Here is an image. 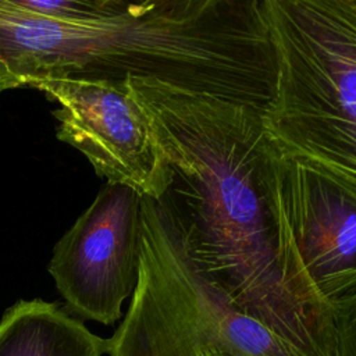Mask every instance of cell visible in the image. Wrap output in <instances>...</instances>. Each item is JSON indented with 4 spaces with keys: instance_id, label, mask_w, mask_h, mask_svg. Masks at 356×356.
Listing matches in <instances>:
<instances>
[{
    "instance_id": "cell-1",
    "label": "cell",
    "mask_w": 356,
    "mask_h": 356,
    "mask_svg": "<svg viewBox=\"0 0 356 356\" xmlns=\"http://www.w3.org/2000/svg\"><path fill=\"white\" fill-rule=\"evenodd\" d=\"M167 164L156 200L196 268L305 356H334L332 309L312 286L278 199L263 110L128 78Z\"/></svg>"
},
{
    "instance_id": "cell-2",
    "label": "cell",
    "mask_w": 356,
    "mask_h": 356,
    "mask_svg": "<svg viewBox=\"0 0 356 356\" xmlns=\"http://www.w3.org/2000/svg\"><path fill=\"white\" fill-rule=\"evenodd\" d=\"M131 76L264 110L275 57L263 0H121L114 15L88 22L0 0V93L44 79Z\"/></svg>"
},
{
    "instance_id": "cell-3",
    "label": "cell",
    "mask_w": 356,
    "mask_h": 356,
    "mask_svg": "<svg viewBox=\"0 0 356 356\" xmlns=\"http://www.w3.org/2000/svg\"><path fill=\"white\" fill-rule=\"evenodd\" d=\"M275 57L263 125L281 154L356 186V0H263Z\"/></svg>"
},
{
    "instance_id": "cell-4",
    "label": "cell",
    "mask_w": 356,
    "mask_h": 356,
    "mask_svg": "<svg viewBox=\"0 0 356 356\" xmlns=\"http://www.w3.org/2000/svg\"><path fill=\"white\" fill-rule=\"evenodd\" d=\"M305 356L241 312L193 264L165 211L142 196L138 281L110 356Z\"/></svg>"
},
{
    "instance_id": "cell-5",
    "label": "cell",
    "mask_w": 356,
    "mask_h": 356,
    "mask_svg": "<svg viewBox=\"0 0 356 356\" xmlns=\"http://www.w3.org/2000/svg\"><path fill=\"white\" fill-rule=\"evenodd\" d=\"M142 195L106 182L53 249L47 270L70 314L106 325L122 316L139 267Z\"/></svg>"
},
{
    "instance_id": "cell-6",
    "label": "cell",
    "mask_w": 356,
    "mask_h": 356,
    "mask_svg": "<svg viewBox=\"0 0 356 356\" xmlns=\"http://www.w3.org/2000/svg\"><path fill=\"white\" fill-rule=\"evenodd\" d=\"M28 86L57 102L56 136L79 150L107 182L157 200L167 184V164L143 108L128 82L44 79Z\"/></svg>"
},
{
    "instance_id": "cell-7",
    "label": "cell",
    "mask_w": 356,
    "mask_h": 356,
    "mask_svg": "<svg viewBox=\"0 0 356 356\" xmlns=\"http://www.w3.org/2000/svg\"><path fill=\"white\" fill-rule=\"evenodd\" d=\"M278 199L298 259L331 306L356 293V186L296 157L277 156Z\"/></svg>"
},
{
    "instance_id": "cell-8",
    "label": "cell",
    "mask_w": 356,
    "mask_h": 356,
    "mask_svg": "<svg viewBox=\"0 0 356 356\" xmlns=\"http://www.w3.org/2000/svg\"><path fill=\"white\" fill-rule=\"evenodd\" d=\"M110 338L90 332L58 303L18 300L0 320V356H103Z\"/></svg>"
},
{
    "instance_id": "cell-9",
    "label": "cell",
    "mask_w": 356,
    "mask_h": 356,
    "mask_svg": "<svg viewBox=\"0 0 356 356\" xmlns=\"http://www.w3.org/2000/svg\"><path fill=\"white\" fill-rule=\"evenodd\" d=\"M13 7L53 21L88 22L114 15L121 0H8Z\"/></svg>"
},
{
    "instance_id": "cell-10",
    "label": "cell",
    "mask_w": 356,
    "mask_h": 356,
    "mask_svg": "<svg viewBox=\"0 0 356 356\" xmlns=\"http://www.w3.org/2000/svg\"><path fill=\"white\" fill-rule=\"evenodd\" d=\"M334 356H356V293L332 305Z\"/></svg>"
},
{
    "instance_id": "cell-11",
    "label": "cell",
    "mask_w": 356,
    "mask_h": 356,
    "mask_svg": "<svg viewBox=\"0 0 356 356\" xmlns=\"http://www.w3.org/2000/svg\"><path fill=\"white\" fill-rule=\"evenodd\" d=\"M200 356H222V355H218V353H216V352H206V353H203V355H200Z\"/></svg>"
}]
</instances>
